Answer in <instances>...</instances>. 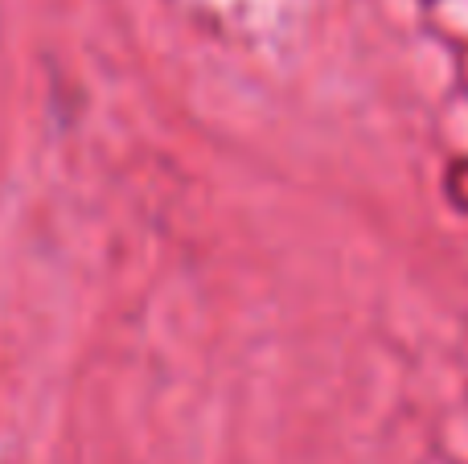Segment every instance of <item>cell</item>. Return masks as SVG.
<instances>
[]
</instances>
